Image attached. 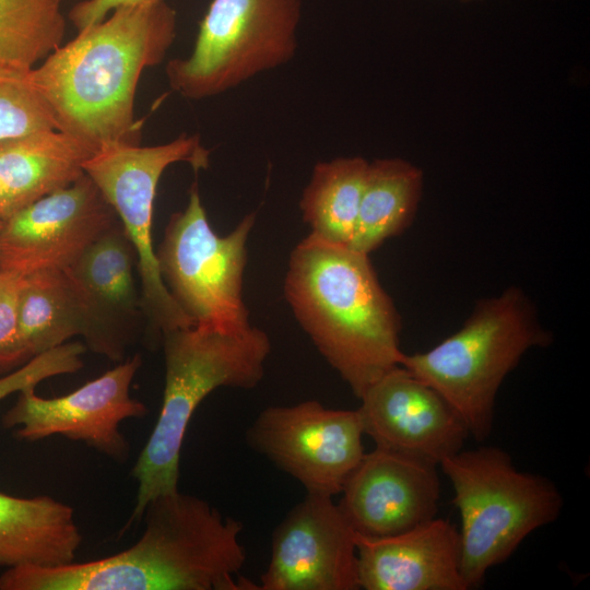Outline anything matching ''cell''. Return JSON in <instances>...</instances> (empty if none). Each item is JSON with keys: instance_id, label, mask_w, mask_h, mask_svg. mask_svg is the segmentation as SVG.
Returning <instances> with one entry per match:
<instances>
[{"instance_id": "cell-1", "label": "cell", "mask_w": 590, "mask_h": 590, "mask_svg": "<svg viewBox=\"0 0 590 590\" xmlns=\"http://www.w3.org/2000/svg\"><path fill=\"white\" fill-rule=\"evenodd\" d=\"M130 547L59 566L7 568L0 590H259L236 576L246 562L243 522L179 492L151 500Z\"/></svg>"}, {"instance_id": "cell-2", "label": "cell", "mask_w": 590, "mask_h": 590, "mask_svg": "<svg viewBox=\"0 0 590 590\" xmlns=\"http://www.w3.org/2000/svg\"><path fill=\"white\" fill-rule=\"evenodd\" d=\"M176 27V11L165 0L121 5L52 50L31 78L57 129L96 152L114 143L139 144L138 83L145 69L164 60Z\"/></svg>"}, {"instance_id": "cell-3", "label": "cell", "mask_w": 590, "mask_h": 590, "mask_svg": "<svg viewBox=\"0 0 590 590\" xmlns=\"http://www.w3.org/2000/svg\"><path fill=\"white\" fill-rule=\"evenodd\" d=\"M284 295L355 397L401 364V318L369 255L309 234L292 251Z\"/></svg>"}, {"instance_id": "cell-4", "label": "cell", "mask_w": 590, "mask_h": 590, "mask_svg": "<svg viewBox=\"0 0 590 590\" xmlns=\"http://www.w3.org/2000/svg\"><path fill=\"white\" fill-rule=\"evenodd\" d=\"M161 341L165 361L162 408L131 470L138 492L121 533L142 520L151 500L178 491L181 447L200 403L221 387L258 386L271 352L268 334L252 326L240 331L191 326L172 330Z\"/></svg>"}, {"instance_id": "cell-5", "label": "cell", "mask_w": 590, "mask_h": 590, "mask_svg": "<svg viewBox=\"0 0 590 590\" xmlns=\"http://www.w3.org/2000/svg\"><path fill=\"white\" fill-rule=\"evenodd\" d=\"M552 334L518 286L480 300L462 327L426 352L403 354L401 366L437 391L459 414L469 435L491 434L498 390L531 349Z\"/></svg>"}, {"instance_id": "cell-6", "label": "cell", "mask_w": 590, "mask_h": 590, "mask_svg": "<svg viewBox=\"0 0 590 590\" xmlns=\"http://www.w3.org/2000/svg\"><path fill=\"white\" fill-rule=\"evenodd\" d=\"M461 527V573L468 590L506 562L533 531L554 522L564 499L547 477L518 470L496 446H482L445 458Z\"/></svg>"}, {"instance_id": "cell-7", "label": "cell", "mask_w": 590, "mask_h": 590, "mask_svg": "<svg viewBox=\"0 0 590 590\" xmlns=\"http://www.w3.org/2000/svg\"><path fill=\"white\" fill-rule=\"evenodd\" d=\"M302 8V0H212L191 54L166 64L170 88L201 101L288 63L298 49Z\"/></svg>"}, {"instance_id": "cell-8", "label": "cell", "mask_w": 590, "mask_h": 590, "mask_svg": "<svg viewBox=\"0 0 590 590\" xmlns=\"http://www.w3.org/2000/svg\"><path fill=\"white\" fill-rule=\"evenodd\" d=\"M188 163L196 172L209 166L210 152L198 134L151 146L114 143L99 149L84 165L115 210L137 252L144 317L152 333L160 337L194 326L164 284L153 248L152 222L158 181L175 163Z\"/></svg>"}, {"instance_id": "cell-9", "label": "cell", "mask_w": 590, "mask_h": 590, "mask_svg": "<svg viewBox=\"0 0 590 590\" xmlns=\"http://www.w3.org/2000/svg\"><path fill=\"white\" fill-rule=\"evenodd\" d=\"M256 213L247 214L226 236L211 227L198 182L182 211L174 213L156 250L167 290L194 326L240 331L251 324L244 302L247 240Z\"/></svg>"}, {"instance_id": "cell-10", "label": "cell", "mask_w": 590, "mask_h": 590, "mask_svg": "<svg viewBox=\"0 0 590 590\" xmlns=\"http://www.w3.org/2000/svg\"><path fill=\"white\" fill-rule=\"evenodd\" d=\"M363 436L357 410L307 400L262 410L248 427L246 441L306 493L333 497L365 453Z\"/></svg>"}, {"instance_id": "cell-11", "label": "cell", "mask_w": 590, "mask_h": 590, "mask_svg": "<svg viewBox=\"0 0 590 590\" xmlns=\"http://www.w3.org/2000/svg\"><path fill=\"white\" fill-rule=\"evenodd\" d=\"M141 365V356L137 354L57 398L37 396L35 388L24 389L2 416V426L16 428L15 436L28 441L52 435L83 441L108 458L125 462L130 446L120 432V424L149 413L144 403L130 396L132 380Z\"/></svg>"}, {"instance_id": "cell-12", "label": "cell", "mask_w": 590, "mask_h": 590, "mask_svg": "<svg viewBox=\"0 0 590 590\" xmlns=\"http://www.w3.org/2000/svg\"><path fill=\"white\" fill-rule=\"evenodd\" d=\"M119 223L115 210L84 173L72 185L3 220L0 272L25 276L43 270H66Z\"/></svg>"}, {"instance_id": "cell-13", "label": "cell", "mask_w": 590, "mask_h": 590, "mask_svg": "<svg viewBox=\"0 0 590 590\" xmlns=\"http://www.w3.org/2000/svg\"><path fill=\"white\" fill-rule=\"evenodd\" d=\"M259 590H357L355 532L331 496L308 494L275 527Z\"/></svg>"}, {"instance_id": "cell-14", "label": "cell", "mask_w": 590, "mask_h": 590, "mask_svg": "<svg viewBox=\"0 0 590 590\" xmlns=\"http://www.w3.org/2000/svg\"><path fill=\"white\" fill-rule=\"evenodd\" d=\"M364 435L377 448L439 463L463 448L469 432L455 409L399 365L358 398Z\"/></svg>"}, {"instance_id": "cell-15", "label": "cell", "mask_w": 590, "mask_h": 590, "mask_svg": "<svg viewBox=\"0 0 590 590\" xmlns=\"http://www.w3.org/2000/svg\"><path fill=\"white\" fill-rule=\"evenodd\" d=\"M340 494L338 505L354 532L397 534L436 517L437 464L375 447L364 453Z\"/></svg>"}, {"instance_id": "cell-16", "label": "cell", "mask_w": 590, "mask_h": 590, "mask_svg": "<svg viewBox=\"0 0 590 590\" xmlns=\"http://www.w3.org/2000/svg\"><path fill=\"white\" fill-rule=\"evenodd\" d=\"M137 252L119 223L64 271L83 304V340L92 352L121 362L144 317L133 268Z\"/></svg>"}, {"instance_id": "cell-17", "label": "cell", "mask_w": 590, "mask_h": 590, "mask_svg": "<svg viewBox=\"0 0 590 590\" xmlns=\"http://www.w3.org/2000/svg\"><path fill=\"white\" fill-rule=\"evenodd\" d=\"M358 587L364 590H468L459 530L433 518L387 536L355 532Z\"/></svg>"}, {"instance_id": "cell-18", "label": "cell", "mask_w": 590, "mask_h": 590, "mask_svg": "<svg viewBox=\"0 0 590 590\" xmlns=\"http://www.w3.org/2000/svg\"><path fill=\"white\" fill-rule=\"evenodd\" d=\"M96 151L81 139L49 129L0 141V182L9 215L76 181Z\"/></svg>"}, {"instance_id": "cell-19", "label": "cell", "mask_w": 590, "mask_h": 590, "mask_svg": "<svg viewBox=\"0 0 590 590\" xmlns=\"http://www.w3.org/2000/svg\"><path fill=\"white\" fill-rule=\"evenodd\" d=\"M82 534L71 506L50 496L0 492V566H59L75 560Z\"/></svg>"}, {"instance_id": "cell-20", "label": "cell", "mask_w": 590, "mask_h": 590, "mask_svg": "<svg viewBox=\"0 0 590 590\" xmlns=\"http://www.w3.org/2000/svg\"><path fill=\"white\" fill-rule=\"evenodd\" d=\"M422 172L399 158L368 165L350 247L369 255L402 233L414 219L421 199Z\"/></svg>"}, {"instance_id": "cell-21", "label": "cell", "mask_w": 590, "mask_h": 590, "mask_svg": "<svg viewBox=\"0 0 590 590\" xmlns=\"http://www.w3.org/2000/svg\"><path fill=\"white\" fill-rule=\"evenodd\" d=\"M17 324L31 359L83 335V304L64 270H43L22 276Z\"/></svg>"}, {"instance_id": "cell-22", "label": "cell", "mask_w": 590, "mask_h": 590, "mask_svg": "<svg viewBox=\"0 0 590 590\" xmlns=\"http://www.w3.org/2000/svg\"><path fill=\"white\" fill-rule=\"evenodd\" d=\"M369 163L359 157L318 162L299 201L310 234L349 246L354 232Z\"/></svg>"}, {"instance_id": "cell-23", "label": "cell", "mask_w": 590, "mask_h": 590, "mask_svg": "<svg viewBox=\"0 0 590 590\" xmlns=\"http://www.w3.org/2000/svg\"><path fill=\"white\" fill-rule=\"evenodd\" d=\"M61 0H0V64L31 70L62 44Z\"/></svg>"}, {"instance_id": "cell-24", "label": "cell", "mask_w": 590, "mask_h": 590, "mask_svg": "<svg viewBox=\"0 0 590 590\" xmlns=\"http://www.w3.org/2000/svg\"><path fill=\"white\" fill-rule=\"evenodd\" d=\"M31 70L0 64V141L57 129L55 115L33 82Z\"/></svg>"}, {"instance_id": "cell-25", "label": "cell", "mask_w": 590, "mask_h": 590, "mask_svg": "<svg viewBox=\"0 0 590 590\" xmlns=\"http://www.w3.org/2000/svg\"><path fill=\"white\" fill-rule=\"evenodd\" d=\"M86 346L79 341L67 342L46 351L24 365L0 377V401L27 388H35L43 380L79 371Z\"/></svg>"}, {"instance_id": "cell-26", "label": "cell", "mask_w": 590, "mask_h": 590, "mask_svg": "<svg viewBox=\"0 0 590 590\" xmlns=\"http://www.w3.org/2000/svg\"><path fill=\"white\" fill-rule=\"evenodd\" d=\"M22 276L0 272V375L27 363L17 324V295Z\"/></svg>"}, {"instance_id": "cell-27", "label": "cell", "mask_w": 590, "mask_h": 590, "mask_svg": "<svg viewBox=\"0 0 590 590\" xmlns=\"http://www.w3.org/2000/svg\"><path fill=\"white\" fill-rule=\"evenodd\" d=\"M162 0H82L74 4L68 19L76 31L103 21L108 13L121 5L154 3Z\"/></svg>"}, {"instance_id": "cell-28", "label": "cell", "mask_w": 590, "mask_h": 590, "mask_svg": "<svg viewBox=\"0 0 590 590\" xmlns=\"http://www.w3.org/2000/svg\"><path fill=\"white\" fill-rule=\"evenodd\" d=\"M9 215L8 202L3 187L0 182V216L4 220Z\"/></svg>"}, {"instance_id": "cell-29", "label": "cell", "mask_w": 590, "mask_h": 590, "mask_svg": "<svg viewBox=\"0 0 590 590\" xmlns=\"http://www.w3.org/2000/svg\"><path fill=\"white\" fill-rule=\"evenodd\" d=\"M2 223H3V219L0 216V228L2 226Z\"/></svg>"}, {"instance_id": "cell-30", "label": "cell", "mask_w": 590, "mask_h": 590, "mask_svg": "<svg viewBox=\"0 0 590 590\" xmlns=\"http://www.w3.org/2000/svg\"><path fill=\"white\" fill-rule=\"evenodd\" d=\"M61 1L63 2V1H69V0H61Z\"/></svg>"}, {"instance_id": "cell-31", "label": "cell", "mask_w": 590, "mask_h": 590, "mask_svg": "<svg viewBox=\"0 0 590 590\" xmlns=\"http://www.w3.org/2000/svg\"><path fill=\"white\" fill-rule=\"evenodd\" d=\"M464 1H469V0H464Z\"/></svg>"}]
</instances>
